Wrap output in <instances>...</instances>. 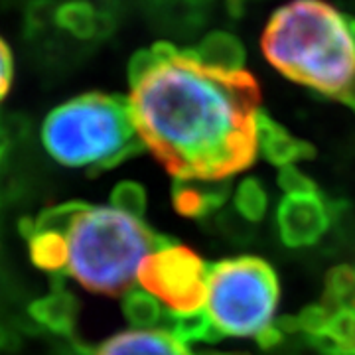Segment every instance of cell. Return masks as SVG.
I'll return each mask as SVG.
<instances>
[{"instance_id": "15", "label": "cell", "mask_w": 355, "mask_h": 355, "mask_svg": "<svg viewBox=\"0 0 355 355\" xmlns=\"http://www.w3.org/2000/svg\"><path fill=\"white\" fill-rule=\"evenodd\" d=\"M123 314L135 330H154L162 328L166 308L158 298L144 288H130L123 294Z\"/></svg>"}, {"instance_id": "29", "label": "cell", "mask_w": 355, "mask_h": 355, "mask_svg": "<svg viewBox=\"0 0 355 355\" xmlns=\"http://www.w3.org/2000/svg\"><path fill=\"white\" fill-rule=\"evenodd\" d=\"M352 26H354V32H355V18H352Z\"/></svg>"}, {"instance_id": "24", "label": "cell", "mask_w": 355, "mask_h": 355, "mask_svg": "<svg viewBox=\"0 0 355 355\" xmlns=\"http://www.w3.org/2000/svg\"><path fill=\"white\" fill-rule=\"evenodd\" d=\"M55 10L50 0H38L28 10V28L30 30H44L50 24H55Z\"/></svg>"}, {"instance_id": "11", "label": "cell", "mask_w": 355, "mask_h": 355, "mask_svg": "<svg viewBox=\"0 0 355 355\" xmlns=\"http://www.w3.org/2000/svg\"><path fill=\"white\" fill-rule=\"evenodd\" d=\"M55 26L77 40H93L111 32V18L87 0H69L58 6Z\"/></svg>"}, {"instance_id": "28", "label": "cell", "mask_w": 355, "mask_h": 355, "mask_svg": "<svg viewBox=\"0 0 355 355\" xmlns=\"http://www.w3.org/2000/svg\"><path fill=\"white\" fill-rule=\"evenodd\" d=\"M202 355H227V354H219V352H209V354H202Z\"/></svg>"}, {"instance_id": "26", "label": "cell", "mask_w": 355, "mask_h": 355, "mask_svg": "<svg viewBox=\"0 0 355 355\" xmlns=\"http://www.w3.org/2000/svg\"><path fill=\"white\" fill-rule=\"evenodd\" d=\"M245 0H227V12L233 18H239L245 14Z\"/></svg>"}, {"instance_id": "3", "label": "cell", "mask_w": 355, "mask_h": 355, "mask_svg": "<svg viewBox=\"0 0 355 355\" xmlns=\"http://www.w3.org/2000/svg\"><path fill=\"white\" fill-rule=\"evenodd\" d=\"M67 275L85 291L119 296L139 282L146 257L160 239L139 217L123 214L113 205L83 203L67 227Z\"/></svg>"}, {"instance_id": "18", "label": "cell", "mask_w": 355, "mask_h": 355, "mask_svg": "<svg viewBox=\"0 0 355 355\" xmlns=\"http://www.w3.org/2000/svg\"><path fill=\"white\" fill-rule=\"evenodd\" d=\"M324 298L331 312L338 310L355 312V268L336 266L326 279Z\"/></svg>"}, {"instance_id": "1", "label": "cell", "mask_w": 355, "mask_h": 355, "mask_svg": "<svg viewBox=\"0 0 355 355\" xmlns=\"http://www.w3.org/2000/svg\"><path fill=\"white\" fill-rule=\"evenodd\" d=\"M128 85L142 146L176 180L225 182L254 162L261 87L247 69H216L158 42L135 53Z\"/></svg>"}, {"instance_id": "17", "label": "cell", "mask_w": 355, "mask_h": 355, "mask_svg": "<svg viewBox=\"0 0 355 355\" xmlns=\"http://www.w3.org/2000/svg\"><path fill=\"white\" fill-rule=\"evenodd\" d=\"M162 328L172 331L178 340H182L188 345L193 342H214V340L219 338L203 308L196 310V312H188V314H170V312H166Z\"/></svg>"}, {"instance_id": "19", "label": "cell", "mask_w": 355, "mask_h": 355, "mask_svg": "<svg viewBox=\"0 0 355 355\" xmlns=\"http://www.w3.org/2000/svg\"><path fill=\"white\" fill-rule=\"evenodd\" d=\"M233 203L247 221H261L268 209V193L257 178H243L235 188Z\"/></svg>"}, {"instance_id": "4", "label": "cell", "mask_w": 355, "mask_h": 355, "mask_svg": "<svg viewBox=\"0 0 355 355\" xmlns=\"http://www.w3.org/2000/svg\"><path fill=\"white\" fill-rule=\"evenodd\" d=\"M42 142L55 162L91 172L113 168L144 148L128 97L107 93H83L58 105L44 121Z\"/></svg>"}, {"instance_id": "6", "label": "cell", "mask_w": 355, "mask_h": 355, "mask_svg": "<svg viewBox=\"0 0 355 355\" xmlns=\"http://www.w3.org/2000/svg\"><path fill=\"white\" fill-rule=\"evenodd\" d=\"M209 266L200 253L180 243H164L146 257L139 272V286L158 298L166 312L188 314L205 304Z\"/></svg>"}, {"instance_id": "10", "label": "cell", "mask_w": 355, "mask_h": 355, "mask_svg": "<svg viewBox=\"0 0 355 355\" xmlns=\"http://www.w3.org/2000/svg\"><path fill=\"white\" fill-rule=\"evenodd\" d=\"M77 312H79V304L76 296L65 288L60 277L53 279V286L46 296L28 306V314L40 328L64 336L71 334L76 328Z\"/></svg>"}, {"instance_id": "12", "label": "cell", "mask_w": 355, "mask_h": 355, "mask_svg": "<svg viewBox=\"0 0 355 355\" xmlns=\"http://www.w3.org/2000/svg\"><path fill=\"white\" fill-rule=\"evenodd\" d=\"M190 50L202 64L223 71H241L247 60L241 40L223 30L209 32L196 48Z\"/></svg>"}, {"instance_id": "20", "label": "cell", "mask_w": 355, "mask_h": 355, "mask_svg": "<svg viewBox=\"0 0 355 355\" xmlns=\"http://www.w3.org/2000/svg\"><path fill=\"white\" fill-rule=\"evenodd\" d=\"M150 2L160 12L180 22L182 28H196L202 24L207 8L214 4V0H150Z\"/></svg>"}, {"instance_id": "14", "label": "cell", "mask_w": 355, "mask_h": 355, "mask_svg": "<svg viewBox=\"0 0 355 355\" xmlns=\"http://www.w3.org/2000/svg\"><path fill=\"white\" fill-rule=\"evenodd\" d=\"M26 241L30 245V259L38 268L51 275L67 272L69 245L65 233L51 229H38Z\"/></svg>"}, {"instance_id": "21", "label": "cell", "mask_w": 355, "mask_h": 355, "mask_svg": "<svg viewBox=\"0 0 355 355\" xmlns=\"http://www.w3.org/2000/svg\"><path fill=\"white\" fill-rule=\"evenodd\" d=\"M111 205L123 214L142 219L144 211H146V191L137 182L125 180L114 186L113 193H111Z\"/></svg>"}, {"instance_id": "2", "label": "cell", "mask_w": 355, "mask_h": 355, "mask_svg": "<svg viewBox=\"0 0 355 355\" xmlns=\"http://www.w3.org/2000/svg\"><path fill=\"white\" fill-rule=\"evenodd\" d=\"M261 48L294 83L355 109V32L352 18L324 0H292L270 16Z\"/></svg>"}, {"instance_id": "7", "label": "cell", "mask_w": 355, "mask_h": 355, "mask_svg": "<svg viewBox=\"0 0 355 355\" xmlns=\"http://www.w3.org/2000/svg\"><path fill=\"white\" fill-rule=\"evenodd\" d=\"M330 227V209L324 198L312 193H291L277 207V229L286 247H310Z\"/></svg>"}, {"instance_id": "23", "label": "cell", "mask_w": 355, "mask_h": 355, "mask_svg": "<svg viewBox=\"0 0 355 355\" xmlns=\"http://www.w3.org/2000/svg\"><path fill=\"white\" fill-rule=\"evenodd\" d=\"M279 186L284 191V196L291 193H312L318 191L316 184L306 176L304 172H300L296 166H284L279 172Z\"/></svg>"}, {"instance_id": "27", "label": "cell", "mask_w": 355, "mask_h": 355, "mask_svg": "<svg viewBox=\"0 0 355 355\" xmlns=\"http://www.w3.org/2000/svg\"><path fill=\"white\" fill-rule=\"evenodd\" d=\"M10 340H12V334L0 326V349H6L10 345Z\"/></svg>"}, {"instance_id": "8", "label": "cell", "mask_w": 355, "mask_h": 355, "mask_svg": "<svg viewBox=\"0 0 355 355\" xmlns=\"http://www.w3.org/2000/svg\"><path fill=\"white\" fill-rule=\"evenodd\" d=\"M93 355H193L190 345L164 328L119 331L103 342Z\"/></svg>"}, {"instance_id": "13", "label": "cell", "mask_w": 355, "mask_h": 355, "mask_svg": "<svg viewBox=\"0 0 355 355\" xmlns=\"http://www.w3.org/2000/svg\"><path fill=\"white\" fill-rule=\"evenodd\" d=\"M227 191L223 182H198V180H178L174 186V205L186 217H202L221 205Z\"/></svg>"}, {"instance_id": "9", "label": "cell", "mask_w": 355, "mask_h": 355, "mask_svg": "<svg viewBox=\"0 0 355 355\" xmlns=\"http://www.w3.org/2000/svg\"><path fill=\"white\" fill-rule=\"evenodd\" d=\"M257 144L259 154L279 168L294 166L298 160H310L314 156V148L306 140L292 137L265 111H259L257 114Z\"/></svg>"}, {"instance_id": "22", "label": "cell", "mask_w": 355, "mask_h": 355, "mask_svg": "<svg viewBox=\"0 0 355 355\" xmlns=\"http://www.w3.org/2000/svg\"><path fill=\"white\" fill-rule=\"evenodd\" d=\"M331 314H334V312H331L326 304L308 306V308H304V310L296 316L298 330L306 331V334L312 336V340H314L320 334H324L326 328L330 326Z\"/></svg>"}, {"instance_id": "25", "label": "cell", "mask_w": 355, "mask_h": 355, "mask_svg": "<svg viewBox=\"0 0 355 355\" xmlns=\"http://www.w3.org/2000/svg\"><path fill=\"white\" fill-rule=\"evenodd\" d=\"M14 76V60L12 51L8 48V44L0 38V101L6 97V93L10 91Z\"/></svg>"}, {"instance_id": "16", "label": "cell", "mask_w": 355, "mask_h": 355, "mask_svg": "<svg viewBox=\"0 0 355 355\" xmlns=\"http://www.w3.org/2000/svg\"><path fill=\"white\" fill-rule=\"evenodd\" d=\"M314 343L328 355H355V312H334L330 326L314 338Z\"/></svg>"}, {"instance_id": "5", "label": "cell", "mask_w": 355, "mask_h": 355, "mask_svg": "<svg viewBox=\"0 0 355 355\" xmlns=\"http://www.w3.org/2000/svg\"><path fill=\"white\" fill-rule=\"evenodd\" d=\"M280 286L275 268L257 257L209 266L203 310L217 336L259 338L277 322Z\"/></svg>"}]
</instances>
